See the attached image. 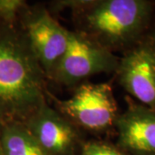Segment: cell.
Returning <instances> with one entry per match:
<instances>
[{"instance_id":"1","label":"cell","mask_w":155,"mask_h":155,"mask_svg":"<svg viewBox=\"0 0 155 155\" xmlns=\"http://www.w3.org/2000/svg\"><path fill=\"white\" fill-rule=\"evenodd\" d=\"M47 79L18 23L0 22V126L23 123L48 104Z\"/></svg>"},{"instance_id":"2","label":"cell","mask_w":155,"mask_h":155,"mask_svg":"<svg viewBox=\"0 0 155 155\" xmlns=\"http://www.w3.org/2000/svg\"><path fill=\"white\" fill-rule=\"evenodd\" d=\"M68 8L77 32L115 53L140 43L151 28L155 2L149 0H70L53 2Z\"/></svg>"},{"instance_id":"3","label":"cell","mask_w":155,"mask_h":155,"mask_svg":"<svg viewBox=\"0 0 155 155\" xmlns=\"http://www.w3.org/2000/svg\"><path fill=\"white\" fill-rule=\"evenodd\" d=\"M55 103L56 110L77 127L90 132L103 133L115 128L119 116L117 104L109 83L84 81L75 87L67 100H59L48 95Z\"/></svg>"},{"instance_id":"4","label":"cell","mask_w":155,"mask_h":155,"mask_svg":"<svg viewBox=\"0 0 155 155\" xmlns=\"http://www.w3.org/2000/svg\"><path fill=\"white\" fill-rule=\"evenodd\" d=\"M18 25L26 36L48 79L53 77L68 47L70 30L61 26L42 6H26Z\"/></svg>"},{"instance_id":"5","label":"cell","mask_w":155,"mask_h":155,"mask_svg":"<svg viewBox=\"0 0 155 155\" xmlns=\"http://www.w3.org/2000/svg\"><path fill=\"white\" fill-rule=\"evenodd\" d=\"M120 58L91 39L70 31L68 47L51 80L66 87L77 86L100 73H116Z\"/></svg>"},{"instance_id":"6","label":"cell","mask_w":155,"mask_h":155,"mask_svg":"<svg viewBox=\"0 0 155 155\" xmlns=\"http://www.w3.org/2000/svg\"><path fill=\"white\" fill-rule=\"evenodd\" d=\"M23 124L48 155H78L84 143L79 128L48 104Z\"/></svg>"},{"instance_id":"7","label":"cell","mask_w":155,"mask_h":155,"mask_svg":"<svg viewBox=\"0 0 155 155\" xmlns=\"http://www.w3.org/2000/svg\"><path fill=\"white\" fill-rule=\"evenodd\" d=\"M116 74L119 84L132 97L155 109V53L146 41L123 53Z\"/></svg>"},{"instance_id":"8","label":"cell","mask_w":155,"mask_h":155,"mask_svg":"<svg viewBox=\"0 0 155 155\" xmlns=\"http://www.w3.org/2000/svg\"><path fill=\"white\" fill-rule=\"evenodd\" d=\"M116 146L127 155H155V109L128 99L116 119Z\"/></svg>"},{"instance_id":"9","label":"cell","mask_w":155,"mask_h":155,"mask_svg":"<svg viewBox=\"0 0 155 155\" xmlns=\"http://www.w3.org/2000/svg\"><path fill=\"white\" fill-rule=\"evenodd\" d=\"M3 155H48L22 122L0 126Z\"/></svg>"},{"instance_id":"10","label":"cell","mask_w":155,"mask_h":155,"mask_svg":"<svg viewBox=\"0 0 155 155\" xmlns=\"http://www.w3.org/2000/svg\"><path fill=\"white\" fill-rule=\"evenodd\" d=\"M78 155H127L116 145L104 140H89L84 142Z\"/></svg>"},{"instance_id":"11","label":"cell","mask_w":155,"mask_h":155,"mask_svg":"<svg viewBox=\"0 0 155 155\" xmlns=\"http://www.w3.org/2000/svg\"><path fill=\"white\" fill-rule=\"evenodd\" d=\"M28 5L23 0H0V22L7 24H16L19 17Z\"/></svg>"},{"instance_id":"12","label":"cell","mask_w":155,"mask_h":155,"mask_svg":"<svg viewBox=\"0 0 155 155\" xmlns=\"http://www.w3.org/2000/svg\"><path fill=\"white\" fill-rule=\"evenodd\" d=\"M143 41L149 45L151 48L153 50V52L155 53V27L150 28L148 33L147 34V35L143 39Z\"/></svg>"},{"instance_id":"13","label":"cell","mask_w":155,"mask_h":155,"mask_svg":"<svg viewBox=\"0 0 155 155\" xmlns=\"http://www.w3.org/2000/svg\"><path fill=\"white\" fill-rule=\"evenodd\" d=\"M0 155H3V153H2V147H1V136H0Z\"/></svg>"}]
</instances>
